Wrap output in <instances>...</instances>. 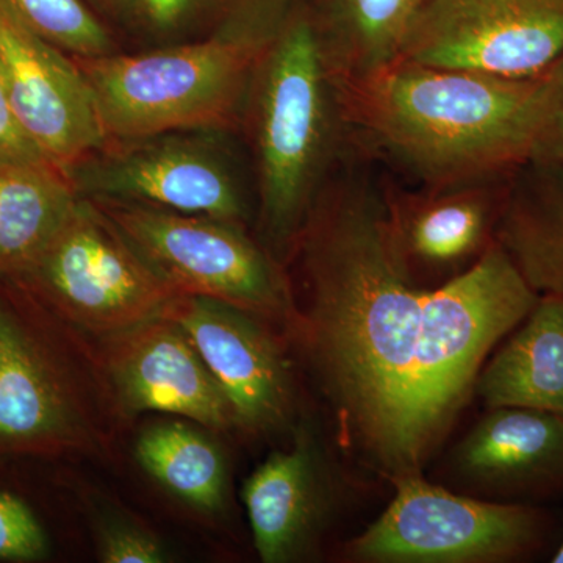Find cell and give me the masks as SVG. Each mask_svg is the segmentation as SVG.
<instances>
[{
  "mask_svg": "<svg viewBox=\"0 0 563 563\" xmlns=\"http://www.w3.org/2000/svg\"><path fill=\"white\" fill-rule=\"evenodd\" d=\"M388 184L352 147L321 188L295 246L307 306L292 333L317 374L344 450L387 483L422 474L412 380L424 288L407 274L390 235Z\"/></svg>",
  "mask_w": 563,
  "mask_h": 563,
  "instance_id": "obj_1",
  "label": "cell"
},
{
  "mask_svg": "<svg viewBox=\"0 0 563 563\" xmlns=\"http://www.w3.org/2000/svg\"><path fill=\"white\" fill-rule=\"evenodd\" d=\"M539 77L395 60L336 84L354 146L440 188L506 179L529 161Z\"/></svg>",
  "mask_w": 563,
  "mask_h": 563,
  "instance_id": "obj_2",
  "label": "cell"
},
{
  "mask_svg": "<svg viewBox=\"0 0 563 563\" xmlns=\"http://www.w3.org/2000/svg\"><path fill=\"white\" fill-rule=\"evenodd\" d=\"M247 103L263 232L285 250L295 246L314 199L354 147L313 16L298 13L282 21L255 70Z\"/></svg>",
  "mask_w": 563,
  "mask_h": 563,
  "instance_id": "obj_3",
  "label": "cell"
},
{
  "mask_svg": "<svg viewBox=\"0 0 563 563\" xmlns=\"http://www.w3.org/2000/svg\"><path fill=\"white\" fill-rule=\"evenodd\" d=\"M279 22H250L201 43L147 54L74 58L90 84L107 141L135 143L239 121Z\"/></svg>",
  "mask_w": 563,
  "mask_h": 563,
  "instance_id": "obj_4",
  "label": "cell"
},
{
  "mask_svg": "<svg viewBox=\"0 0 563 563\" xmlns=\"http://www.w3.org/2000/svg\"><path fill=\"white\" fill-rule=\"evenodd\" d=\"M498 243L426 292L412 380L415 440L428 463L474 393L488 354L539 299Z\"/></svg>",
  "mask_w": 563,
  "mask_h": 563,
  "instance_id": "obj_5",
  "label": "cell"
},
{
  "mask_svg": "<svg viewBox=\"0 0 563 563\" xmlns=\"http://www.w3.org/2000/svg\"><path fill=\"white\" fill-rule=\"evenodd\" d=\"M390 504L343 544L352 563H518L554 553L561 518L532 504L474 498L422 477L393 483Z\"/></svg>",
  "mask_w": 563,
  "mask_h": 563,
  "instance_id": "obj_6",
  "label": "cell"
},
{
  "mask_svg": "<svg viewBox=\"0 0 563 563\" xmlns=\"http://www.w3.org/2000/svg\"><path fill=\"white\" fill-rule=\"evenodd\" d=\"M95 203L177 296L217 299L295 328L287 277L242 225L139 203Z\"/></svg>",
  "mask_w": 563,
  "mask_h": 563,
  "instance_id": "obj_7",
  "label": "cell"
},
{
  "mask_svg": "<svg viewBox=\"0 0 563 563\" xmlns=\"http://www.w3.org/2000/svg\"><path fill=\"white\" fill-rule=\"evenodd\" d=\"M5 280L58 321L102 336L157 317L177 296L81 196L38 257Z\"/></svg>",
  "mask_w": 563,
  "mask_h": 563,
  "instance_id": "obj_8",
  "label": "cell"
},
{
  "mask_svg": "<svg viewBox=\"0 0 563 563\" xmlns=\"http://www.w3.org/2000/svg\"><path fill=\"white\" fill-rule=\"evenodd\" d=\"M562 54L563 0H426L396 60L526 80Z\"/></svg>",
  "mask_w": 563,
  "mask_h": 563,
  "instance_id": "obj_9",
  "label": "cell"
},
{
  "mask_svg": "<svg viewBox=\"0 0 563 563\" xmlns=\"http://www.w3.org/2000/svg\"><path fill=\"white\" fill-rule=\"evenodd\" d=\"M51 313L0 279V455L84 446V417L51 335Z\"/></svg>",
  "mask_w": 563,
  "mask_h": 563,
  "instance_id": "obj_10",
  "label": "cell"
},
{
  "mask_svg": "<svg viewBox=\"0 0 563 563\" xmlns=\"http://www.w3.org/2000/svg\"><path fill=\"white\" fill-rule=\"evenodd\" d=\"M162 314L195 344L228 399L235 428L261 435L290 424L291 363L272 321L201 296H176Z\"/></svg>",
  "mask_w": 563,
  "mask_h": 563,
  "instance_id": "obj_11",
  "label": "cell"
},
{
  "mask_svg": "<svg viewBox=\"0 0 563 563\" xmlns=\"http://www.w3.org/2000/svg\"><path fill=\"white\" fill-rule=\"evenodd\" d=\"M0 73L14 120L51 165L68 173L107 146L84 70L2 5Z\"/></svg>",
  "mask_w": 563,
  "mask_h": 563,
  "instance_id": "obj_12",
  "label": "cell"
},
{
  "mask_svg": "<svg viewBox=\"0 0 563 563\" xmlns=\"http://www.w3.org/2000/svg\"><path fill=\"white\" fill-rule=\"evenodd\" d=\"M448 487L488 501L543 504L563 498V418L493 407L448 454Z\"/></svg>",
  "mask_w": 563,
  "mask_h": 563,
  "instance_id": "obj_13",
  "label": "cell"
},
{
  "mask_svg": "<svg viewBox=\"0 0 563 563\" xmlns=\"http://www.w3.org/2000/svg\"><path fill=\"white\" fill-rule=\"evenodd\" d=\"M68 177L95 201L139 203L242 224L244 202L224 163L201 147L177 141L141 143L92 155Z\"/></svg>",
  "mask_w": 563,
  "mask_h": 563,
  "instance_id": "obj_14",
  "label": "cell"
},
{
  "mask_svg": "<svg viewBox=\"0 0 563 563\" xmlns=\"http://www.w3.org/2000/svg\"><path fill=\"white\" fill-rule=\"evenodd\" d=\"M102 361L125 412L174 415L214 431L235 428L220 385L165 314L103 336Z\"/></svg>",
  "mask_w": 563,
  "mask_h": 563,
  "instance_id": "obj_15",
  "label": "cell"
},
{
  "mask_svg": "<svg viewBox=\"0 0 563 563\" xmlns=\"http://www.w3.org/2000/svg\"><path fill=\"white\" fill-rule=\"evenodd\" d=\"M507 179L417 192L387 188L393 244L417 287H440L492 246Z\"/></svg>",
  "mask_w": 563,
  "mask_h": 563,
  "instance_id": "obj_16",
  "label": "cell"
},
{
  "mask_svg": "<svg viewBox=\"0 0 563 563\" xmlns=\"http://www.w3.org/2000/svg\"><path fill=\"white\" fill-rule=\"evenodd\" d=\"M329 470L313 432L299 426L291 446L274 451L247 477L243 503L262 562H299L317 554L336 509Z\"/></svg>",
  "mask_w": 563,
  "mask_h": 563,
  "instance_id": "obj_17",
  "label": "cell"
},
{
  "mask_svg": "<svg viewBox=\"0 0 563 563\" xmlns=\"http://www.w3.org/2000/svg\"><path fill=\"white\" fill-rule=\"evenodd\" d=\"M495 242L533 290L563 298V161L526 162L510 174Z\"/></svg>",
  "mask_w": 563,
  "mask_h": 563,
  "instance_id": "obj_18",
  "label": "cell"
},
{
  "mask_svg": "<svg viewBox=\"0 0 563 563\" xmlns=\"http://www.w3.org/2000/svg\"><path fill=\"white\" fill-rule=\"evenodd\" d=\"M487 409L523 407L563 418V298L540 295L477 376Z\"/></svg>",
  "mask_w": 563,
  "mask_h": 563,
  "instance_id": "obj_19",
  "label": "cell"
},
{
  "mask_svg": "<svg viewBox=\"0 0 563 563\" xmlns=\"http://www.w3.org/2000/svg\"><path fill=\"white\" fill-rule=\"evenodd\" d=\"M80 195L49 163H0V279H13L60 231Z\"/></svg>",
  "mask_w": 563,
  "mask_h": 563,
  "instance_id": "obj_20",
  "label": "cell"
},
{
  "mask_svg": "<svg viewBox=\"0 0 563 563\" xmlns=\"http://www.w3.org/2000/svg\"><path fill=\"white\" fill-rule=\"evenodd\" d=\"M426 0H322L313 16L336 81L363 79L398 58Z\"/></svg>",
  "mask_w": 563,
  "mask_h": 563,
  "instance_id": "obj_21",
  "label": "cell"
},
{
  "mask_svg": "<svg viewBox=\"0 0 563 563\" xmlns=\"http://www.w3.org/2000/svg\"><path fill=\"white\" fill-rule=\"evenodd\" d=\"M141 468L191 509L221 514L228 501L229 473L217 442L187 422L152 424L135 444Z\"/></svg>",
  "mask_w": 563,
  "mask_h": 563,
  "instance_id": "obj_22",
  "label": "cell"
},
{
  "mask_svg": "<svg viewBox=\"0 0 563 563\" xmlns=\"http://www.w3.org/2000/svg\"><path fill=\"white\" fill-rule=\"evenodd\" d=\"M29 32L74 58L113 54L106 27L81 0H0Z\"/></svg>",
  "mask_w": 563,
  "mask_h": 563,
  "instance_id": "obj_23",
  "label": "cell"
},
{
  "mask_svg": "<svg viewBox=\"0 0 563 563\" xmlns=\"http://www.w3.org/2000/svg\"><path fill=\"white\" fill-rule=\"evenodd\" d=\"M563 161V54L539 77L528 162Z\"/></svg>",
  "mask_w": 563,
  "mask_h": 563,
  "instance_id": "obj_24",
  "label": "cell"
},
{
  "mask_svg": "<svg viewBox=\"0 0 563 563\" xmlns=\"http://www.w3.org/2000/svg\"><path fill=\"white\" fill-rule=\"evenodd\" d=\"M49 553V540L20 496L0 490V561L35 562Z\"/></svg>",
  "mask_w": 563,
  "mask_h": 563,
  "instance_id": "obj_25",
  "label": "cell"
},
{
  "mask_svg": "<svg viewBox=\"0 0 563 563\" xmlns=\"http://www.w3.org/2000/svg\"><path fill=\"white\" fill-rule=\"evenodd\" d=\"M98 558L103 563H165L169 553L143 526L120 517L102 518L96 528Z\"/></svg>",
  "mask_w": 563,
  "mask_h": 563,
  "instance_id": "obj_26",
  "label": "cell"
},
{
  "mask_svg": "<svg viewBox=\"0 0 563 563\" xmlns=\"http://www.w3.org/2000/svg\"><path fill=\"white\" fill-rule=\"evenodd\" d=\"M0 163H49L21 131L9 106L0 73ZM51 165V163H49Z\"/></svg>",
  "mask_w": 563,
  "mask_h": 563,
  "instance_id": "obj_27",
  "label": "cell"
},
{
  "mask_svg": "<svg viewBox=\"0 0 563 563\" xmlns=\"http://www.w3.org/2000/svg\"><path fill=\"white\" fill-rule=\"evenodd\" d=\"M147 24L161 32H172L190 20L206 0H131Z\"/></svg>",
  "mask_w": 563,
  "mask_h": 563,
  "instance_id": "obj_28",
  "label": "cell"
},
{
  "mask_svg": "<svg viewBox=\"0 0 563 563\" xmlns=\"http://www.w3.org/2000/svg\"><path fill=\"white\" fill-rule=\"evenodd\" d=\"M550 561L553 563H563V539L561 543L558 544V548H555L554 553L551 554Z\"/></svg>",
  "mask_w": 563,
  "mask_h": 563,
  "instance_id": "obj_29",
  "label": "cell"
},
{
  "mask_svg": "<svg viewBox=\"0 0 563 563\" xmlns=\"http://www.w3.org/2000/svg\"><path fill=\"white\" fill-rule=\"evenodd\" d=\"M103 2H120V0H103Z\"/></svg>",
  "mask_w": 563,
  "mask_h": 563,
  "instance_id": "obj_30",
  "label": "cell"
}]
</instances>
